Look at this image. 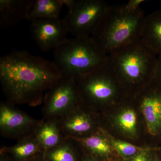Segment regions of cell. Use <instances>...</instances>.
<instances>
[{"label":"cell","instance_id":"ac0fdd59","mask_svg":"<svg viewBox=\"0 0 161 161\" xmlns=\"http://www.w3.org/2000/svg\"><path fill=\"white\" fill-rule=\"evenodd\" d=\"M78 142L73 138H67L62 144L44 152L43 157L47 161H82Z\"/></svg>","mask_w":161,"mask_h":161},{"label":"cell","instance_id":"9c48e42d","mask_svg":"<svg viewBox=\"0 0 161 161\" xmlns=\"http://www.w3.org/2000/svg\"><path fill=\"white\" fill-rule=\"evenodd\" d=\"M30 31L40 50L46 53L55 49L68 38L67 27L63 19H40L31 22Z\"/></svg>","mask_w":161,"mask_h":161},{"label":"cell","instance_id":"ffe728a7","mask_svg":"<svg viewBox=\"0 0 161 161\" xmlns=\"http://www.w3.org/2000/svg\"><path fill=\"white\" fill-rule=\"evenodd\" d=\"M110 144L117 152L125 157L133 156L142 151L150 150L118 140L112 139L110 141Z\"/></svg>","mask_w":161,"mask_h":161},{"label":"cell","instance_id":"8fae6325","mask_svg":"<svg viewBox=\"0 0 161 161\" xmlns=\"http://www.w3.org/2000/svg\"><path fill=\"white\" fill-rule=\"evenodd\" d=\"M140 108L148 132L153 136L161 132V89H151L141 97Z\"/></svg>","mask_w":161,"mask_h":161},{"label":"cell","instance_id":"8992f818","mask_svg":"<svg viewBox=\"0 0 161 161\" xmlns=\"http://www.w3.org/2000/svg\"><path fill=\"white\" fill-rule=\"evenodd\" d=\"M109 6L102 0H76L63 19L69 33L75 37H91Z\"/></svg>","mask_w":161,"mask_h":161},{"label":"cell","instance_id":"9a60e30c","mask_svg":"<svg viewBox=\"0 0 161 161\" xmlns=\"http://www.w3.org/2000/svg\"><path fill=\"white\" fill-rule=\"evenodd\" d=\"M140 40L158 56H161V10L146 16Z\"/></svg>","mask_w":161,"mask_h":161},{"label":"cell","instance_id":"4316f807","mask_svg":"<svg viewBox=\"0 0 161 161\" xmlns=\"http://www.w3.org/2000/svg\"><path fill=\"white\" fill-rule=\"evenodd\" d=\"M27 161H47L44 159L43 156L38 157L36 158L29 160Z\"/></svg>","mask_w":161,"mask_h":161},{"label":"cell","instance_id":"d4e9b609","mask_svg":"<svg viewBox=\"0 0 161 161\" xmlns=\"http://www.w3.org/2000/svg\"><path fill=\"white\" fill-rule=\"evenodd\" d=\"M0 161H13L9 155L0 152Z\"/></svg>","mask_w":161,"mask_h":161},{"label":"cell","instance_id":"5b68a950","mask_svg":"<svg viewBox=\"0 0 161 161\" xmlns=\"http://www.w3.org/2000/svg\"><path fill=\"white\" fill-rule=\"evenodd\" d=\"M75 81L81 103L95 106L115 99L120 85L107 63Z\"/></svg>","mask_w":161,"mask_h":161},{"label":"cell","instance_id":"30bf717a","mask_svg":"<svg viewBox=\"0 0 161 161\" xmlns=\"http://www.w3.org/2000/svg\"><path fill=\"white\" fill-rule=\"evenodd\" d=\"M81 103L57 119L66 138H81L94 134L100 130L96 126L95 116L86 111Z\"/></svg>","mask_w":161,"mask_h":161},{"label":"cell","instance_id":"7402d4cb","mask_svg":"<svg viewBox=\"0 0 161 161\" xmlns=\"http://www.w3.org/2000/svg\"><path fill=\"white\" fill-rule=\"evenodd\" d=\"M149 150L142 151L134 156L130 161H150V155Z\"/></svg>","mask_w":161,"mask_h":161},{"label":"cell","instance_id":"d6986e66","mask_svg":"<svg viewBox=\"0 0 161 161\" xmlns=\"http://www.w3.org/2000/svg\"><path fill=\"white\" fill-rule=\"evenodd\" d=\"M117 123L124 132L130 135L136 132L137 116L135 111L128 108L122 111L117 116Z\"/></svg>","mask_w":161,"mask_h":161},{"label":"cell","instance_id":"7c38bea8","mask_svg":"<svg viewBox=\"0 0 161 161\" xmlns=\"http://www.w3.org/2000/svg\"><path fill=\"white\" fill-rule=\"evenodd\" d=\"M0 152L9 155L13 161H27L43 156L44 151L33 134L18 141L10 147L4 146Z\"/></svg>","mask_w":161,"mask_h":161},{"label":"cell","instance_id":"484cf974","mask_svg":"<svg viewBox=\"0 0 161 161\" xmlns=\"http://www.w3.org/2000/svg\"><path fill=\"white\" fill-rule=\"evenodd\" d=\"M86 157H84L82 159V161H102L101 160L93 158L89 156L86 155Z\"/></svg>","mask_w":161,"mask_h":161},{"label":"cell","instance_id":"52a82bcc","mask_svg":"<svg viewBox=\"0 0 161 161\" xmlns=\"http://www.w3.org/2000/svg\"><path fill=\"white\" fill-rule=\"evenodd\" d=\"M42 108L44 119H58L81 103L76 81L62 78L44 95Z\"/></svg>","mask_w":161,"mask_h":161},{"label":"cell","instance_id":"7a4b0ae2","mask_svg":"<svg viewBox=\"0 0 161 161\" xmlns=\"http://www.w3.org/2000/svg\"><path fill=\"white\" fill-rule=\"evenodd\" d=\"M142 9L130 12L123 5L109 6L91 38L104 55L140 40L146 19Z\"/></svg>","mask_w":161,"mask_h":161},{"label":"cell","instance_id":"ba28073f","mask_svg":"<svg viewBox=\"0 0 161 161\" xmlns=\"http://www.w3.org/2000/svg\"><path fill=\"white\" fill-rule=\"evenodd\" d=\"M40 121L7 101L0 104V133L3 137L19 141L32 135Z\"/></svg>","mask_w":161,"mask_h":161},{"label":"cell","instance_id":"44dd1931","mask_svg":"<svg viewBox=\"0 0 161 161\" xmlns=\"http://www.w3.org/2000/svg\"><path fill=\"white\" fill-rule=\"evenodd\" d=\"M146 2L145 0H130L128 3L124 4V8L127 11L133 12L141 9L140 6L142 3Z\"/></svg>","mask_w":161,"mask_h":161},{"label":"cell","instance_id":"e0dca14e","mask_svg":"<svg viewBox=\"0 0 161 161\" xmlns=\"http://www.w3.org/2000/svg\"><path fill=\"white\" fill-rule=\"evenodd\" d=\"M63 6L61 0H31L26 20L31 22L40 19L60 18Z\"/></svg>","mask_w":161,"mask_h":161},{"label":"cell","instance_id":"603a6c76","mask_svg":"<svg viewBox=\"0 0 161 161\" xmlns=\"http://www.w3.org/2000/svg\"><path fill=\"white\" fill-rule=\"evenodd\" d=\"M154 80L158 82L160 86H161V56H159L158 57Z\"/></svg>","mask_w":161,"mask_h":161},{"label":"cell","instance_id":"277c9868","mask_svg":"<svg viewBox=\"0 0 161 161\" xmlns=\"http://www.w3.org/2000/svg\"><path fill=\"white\" fill-rule=\"evenodd\" d=\"M53 56L62 77L75 80L107 63V56L98 50L91 37L68 39L53 50Z\"/></svg>","mask_w":161,"mask_h":161},{"label":"cell","instance_id":"5bb4252c","mask_svg":"<svg viewBox=\"0 0 161 161\" xmlns=\"http://www.w3.org/2000/svg\"><path fill=\"white\" fill-rule=\"evenodd\" d=\"M31 0H1L0 26L6 28L26 19L27 9Z\"/></svg>","mask_w":161,"mask_h":161},{"label":"cell","instance_id":"cb8c5ba5","mask_svg":"<svg viewBox=\"0 0 161 161\" xmlns=\"http://www.w3.org/2000/svg\"><path fill=\"white\" fill-rule=\"evenodd\" d=\"M63 6H66L69 12L75 6L76 0H61Z\"/></svg>","mask_w":161,"mask_h":161},{"label":"cell","instance_id":"6da1fadb","mask_svg":"<svg viewBox=\"0 0 161 161\" xmlns=\"http://www.w3.org/2000/svg\"><path fill=\"white\" fill-rule=\"evenodd\" d=\"M62 78L54 62L26 51L14 50L0 58L3 93L14 105H39L45 93Z\"/></svg>","mask_w":161,"mask_h":161},{"label":"cell","instance_id":"2e32d148","mask_svg":"<svg viewBox=\"0 0 161 161\" xmlns=\"http://www.w3.org/2000/svg\"><path fill=\"white\" fill-rule=\"evenodd\" d=\"M100 130L94 134L81 138H73L76 140L86 155L99 160L111 154L112 146L109 141L104 136Z\"/></svg>","mask_w":161,"mask_h":161},{"label":"cell","instance_id":"4fadbf2b","mask_svg":"<svg viewBox=\"0 0 161 161\" xmlns=\"http://www.w3.org/2000/svg\"><path fill=\"white\" fill-rule=\"evenodd\" d=\"M34 135L44 152L59 146L67 138L60 129L57 119H44L40 121Z\"/></svg>","mask_w":161,"mask_h":161},{"label":"cell","instance_id":"3957f363","mask_svg":"<svg viewBox=\"0 0 161 161\" xmlns=\"http://www.w3.org/2000/svg\"><path fill=\"white\" fill-rule=\"evenodd\" d=\"M158 57L140 40L107 55V64L120 85L142 86L154 80Z\"/></svg>","mask_w":161,"mask_h":161}]
</instances>
